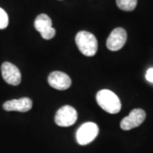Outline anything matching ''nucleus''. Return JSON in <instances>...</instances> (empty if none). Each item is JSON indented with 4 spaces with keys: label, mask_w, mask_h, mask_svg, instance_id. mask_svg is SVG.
<instances>
[{
    "label": "nucleus",
    "mask_w": 153,
    "mask_h": 153,
    "mask_svg": "<svg viewBox=\"0 0 153 153\" xmlns=\"http://www.w3.org/2000/svg\"><path fill=\"white\" fill-rule=\"evenodd\" d=\"M96 100L99 105L108 113L116 114L120 111L122 107L120 99L109 89L100 90L96 94Z\"/></svg>",
    "instance_id": "f257e3e1"
},
{
    "label": "nucleus",
    "mask_w": 153,
    "mask_h": 153,
    "mask_svg": "<svg viewBox=\"0 0 153 153\" xmlns=\"http://www.w3.org/2000/svg\"><path fill=\"white\" fill-rule=\"evenodd\" d=\"M76 44L78 49L85 56H94L98 50L97 39L92 33L81 31L76 33Z\"/></svg>",
    "instance_id": "f03ea898"
},
{
    "label": "nucleus",
    "mask_w": 153,
    "mask_h": 153,
    "mask_svg": "<svg viewBox=\"0 0 153 153\" xmlns=\"http://www.w3.org/2000/svg\"><path fill=\"white\" fill-rule=\"evenodd\" d=\"M99 134V127L96 123L88 122L80 126L76 134L77 143L81 146H86L91 143L97 137Z\"/></svg>",
    "instance_id": "7ed1b4c3"
},
{
    "label": "nucleus",
    "mask_w": 153,
    "mask_h": 153,
    "mask_svg": "<svg viewBox=\"0 0 153 153\" xmlns=\"http://www.w3.org/2000/svg\"><path fill=\"white\" fill-rule=\"evenodd\" d=\"M77 119V112L71 105H64L56 111L55 117V123L60 127L73 125Z\"/></svg>",
    "instance_id": "20e7f679"
},
{
    "label": "nucleus",
    "mask_w": 153,
    "mask_h": 153,
    "mask_svg": "<svg viewBox=\"0 0 153 153\" xmlns=\"http://www.w3.org/2000/svg\"><path fill=\"white\" fill-rule=\"evenodd\" d=\"M34 27L45 40L52 39L55 36V29L52 27V21L46 14H41L37 16Z\"/></svg>",
    "instance_id": "39448f33"
},
{
    "label": "nucleus",
    "mask_w": 153,
    "mask_h": 153,
    "mask_svg": "<svg viewBox=\"0 0 153 153\" xmlns=\"http://www.w3.org/2000/svg\"><path fill=\"white\" fill-rule=\"evenodd\" d=\"M146 112L142 109H134L128 116L125 117L121 121L120 127L123 130H130L140 126L146 119Z\"/></svg>",
    "instance_id": "423d86ee"
},
{
    "label": "nucleus",
    "mask_w": 153,
    "mask_h": 153,
    "mask_svg": "<svg viewBox=\"0 0 153 153\" xmlns=\"http://www.w3.org/2000/svg\"><path fill=\"white\" fill-rule=\"evenodd\" d=\"M1 72L4 80L7 83L16 86L21 83L22 74L16 66L10 62H4L1 66Z\"/></svg>",
    "instance_id": "0eeeda50"
},
{
    "label": "nucleus",
    "mask_w": 153,
    "mask_h": 153,
    "mask_svg": "<svg viewBox=\"0 0 153 153\" xmlns=\"http://www.w3.org/2000/svg\"><path fill=\"white\" fill-rule=\"evenodd\" d=\"M127 41V33L122 27H117L111 33L106 40L107 49L111 51H117L121 49Z\"/></svg>",
    "instance_id": "6e6552de"
},
{
    "label": "nucleus",
    "mask_w": 153,
    "mask_h": 153,
    "mask_svg": "<svg viewBox=\"0 0 153 153\" xmlns=\"http://www.w3.org/2000/svg\"><path fill=\"white\" fill-rule=\"evenodd\" d=\"M48 82L51 87L55 89L66 90L71 87V79L65 72L55 71L49 74Z\"/></svg>",
    "instance_id": "1a4fd4ad"
},
{
    "label": "nucleus",
    "mask_w": 153,
    "mask_h": 153,
    "mask_svg": "<svg viewBox=\"0 0 153 153\" xmlns=\"http://www.w3.org/2000/svg\"><path fill=\"white\" fill-rule=\"evenodd\" d=\"M33 101L28 97L18 99V100H11L4 103L3 108L7 111H20L26 112L32 109Z\"/></svg>",
    "instance_id": "9d476101"
},
{
    "label": "nucleus",
    "mask_w": 153,
    "mask_h": 153,
    "mask_svg": "<svg viewBox=\"0 0 153 153\" xmlns=\"http://www.w3.org/2000/svg\"><path fill=\"white\" fill-rule=\"evenodd\" d=\"M117 7L124 11H132L135 9L137 0H117Z\"/></svg>",
    "instance_id": "9b49d317"
},
{
    "label": "nucleus",
    "mask_w": 153,
    "mask_h": 153,
    "mask_svg": "<svg viewBox=\"0 0 153 153\" xmlns=\"http://www.w3.org/2000/svg\"><path fill=\"white\" fill-rule=\"evenodd\" d=\"M9 25V16L4 10L0 8V29H4Z\"/></svg>",
    "instance_id": "f8f14e48"
},
{
    "label": "nucleus",
    "mask_w": 153,
    "mask_h": 153,
    "mask_svg": "<svg viewBox=\"0 0 153 153\" xmlns=\"http://www.w3.org/2000/svg\"><path fill=\"white\" fill-rule=\"evenodd\" d=\"M146 78L148 82L153 83V68H150L148 69L146 74Z\"/></svg>",
    "instance_id": "ddd939ff"
}]
</instances>
